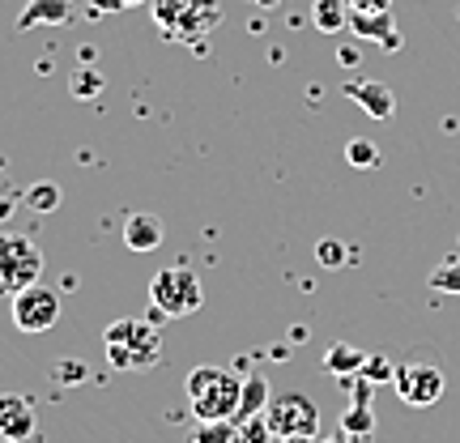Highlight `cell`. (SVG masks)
<instances>
[{
  "mask_svg": "<svg viewBox=\"0 0 460 443\" xmlns=\"http://www.w3.org/2000/svg\"><path fill=\"white\" fill-rule=\"evenodd\" d=\"M183 393H188V405H192L197 422H234L239 418V396H243V376L205 362V367H192Z\"/></svg>",
  "mask_w": 460,
  "mask_h": 443,
  "instance_id": "1",
  "label": "cell"
},
{
  "mask_svg": "<svg viewBox=\"0 0 460 443\" xmlns=\"http://www.w3.org/2000/svg\"><path fill=\"white\" fill-rule=\"evenodd\" d=\"M102 354L115 371H146L154 362H163V337L154 329V320H115L102 332Z\"/></svg>",
  "mask_w": 460,
  "mask_h": 443,
  "instance_id": "2",
  "label": "cell"
},
{
  "mask_svg": "<svg viewBox=\"0 0 460 443\" xmlns=\"http://www.w3.org/2000/svg\"><path fill=\"white\" fill-rule=\"evenodd\" d=\"M149 303H154V324H163V320H183V315L200 312V303H205V286L200 278L188 269V264H171L163 273H154L149 281Z\"/></svg>",
  "mask_w": 460,
  "mask_h": 443,
  "instance_id": "3",
  "label": "cell"
},
{
  "mask_svg": "<svg viewBox=\"0 0 460 443\" xmlns=\"http://www.w3.org/2000/svg\"><path fill=\"white\" fill-rule=\"evenodd\" d=\"M154 4V22L166 39H180V43H192L200 34H209L222 17V4L217 0H149Z\"/></svg>",
  "mask_w": 460,
  "mask_h": 443,
  "instance_id": "4",
  "label": "cell"
},
{
  "mask_svg": "<svg viewBox=\"0 0 460 443\" xmlns=\"http://www.w3.org/2000/svg\"><path fill=\"white\" fill-rule=\"evenodd\" d=\"M43 278V252L31 235L4 230L0 235V295L13 298L17 290H26Z\"/></svg>",
  "mask_w": 460,
  "mask_h": 443,
  "instance_id": "5",
  "label": "cell"
},
{
  "mask_svg": "<svg viewBox=\"0 0 460 443\" xmlns=\"http://www.w3.org/2000/svg\"><path fill=\"white\" fill-rule=\"evenodd\" d=\"M60 307H65L60 295H56L51 286H43V281H34V286H26V290H17V295L9 298V315H13L17 332H48V329H56Z\"/></svg>",
  "mask_w": 460,
  "mask_h": 443,
  "instance_id": "6",
  "label": "cell"
},
{
  "mask_svg": "<svg viewBox=\"0 0 460 443\" xmlns=\"http://www.w3.org/2000/svg\"><path fill=\"white\" fill-rule=\"evenodd\" d=\"M264 422H269V430L281 435V439H312L315 430H320V410H315L303 393H286V396H278V401H269Z\"/></svg>",
  "mask_w": 460,
  "mask_h": 443,
  "instance_id": "7",
  "label": "cell"
},
{
  "mask_svg": "<svg viewBox=\"0 0 460 443\" xmlns=\"http://www.w3.org/2000/svg\"><path fill=\"white\" fill-rule=\"evenodd\" d=\"M393 388L410 410H430V405L444 396L447 379H444V371L430 367V362H405V367H396Z\"/></svg>",
  "mask_w": 460,
  "mask_h": 443,
  "instance_id": "8",
  "label": "cell"
},
{
  "mask_svg": "<svg viewBox=\"0 0 460 443\" xmlns=\"http://www.w3.org/2000/svg\"><path fill=\"white\" fill-rule=\"evenodd\" d=\"M39 435V413L22 393H0V443H31Z\"/></svg>",
  "mask_w": 460,
  "mask_h": 443,
  "instance_id": "9",
  "label": "cell"
},
{
  "mask_svg": "<svg viewBox=\"0 0 460 443\" xmlns=\"http://www.w3.org/2000/svg\"><path fill=\"white\" fill-rule=\"evenodd\" d=\"M73 22V0H26L17 13V31H39V26H68Z\"/></svg>",
  "mask_w": 460,
  "mask_h": 443,
  "instance_id": "10",
  "label": "cell"
},
{
  "mask_svg": "<svg viewBox=\"0 0 460 443\" xmlns=\"http://www.w3.org/2000/svg\"><path fill=\"white\" fill-rule=\"evenodd\" d=\"M349 34H358L367 43H379V48H388V51L401 48L393 9H388V13H349Z\"/></svg>",
  "mask_w": 460,
  "mask_h": 443,
  "instance_id": "11",
  "label": "cell"
},
{
  "mask_svg": "<svg viewBox=\"0 0 460 443\" xmlns=\"http://www.w3.org/2000/svg\"><path fill=\"white\" fill-rule=\"evenodd\" d=\"M345 99H354L371 120H388L396 111V94L384 82H345Z\"/></svg>",
  "mask_w": 460,
  "mask_h": 443,
  "instance_id": "12",
  "label": "cell"
},
{
  "mask_svg": "<svg viewBox=\"0 0 460 443\" xmlns=\"http://www.w3.org/2000/svg\"><path fill=\"white\" fill-rule=\"evenodd\" d=\"M163 217H154V214H128L124 217V244L132 247V252H154V247L163 244Z\"/></svg>",
  "mask_w": 460,
  "mask_h": 443,
  "instance_id": "13",
  "label": "cell"
},
{
  "mask_svg": "<svg viewBox=\"0 0 460 443\" xmlns=\"http://www.w3.org/2000/svg\"><path fill=\"white\" fill-rule=\"evenodd\" d=\"M312 22L320 34L349 31V4L345 0H312Z\"/></svg>",
  "mask_w": 460,
  "mask_h": 443,
  "instance_id": "14",
  "label": "cell"
},
{
  "mask_svg": "<svg viewBox=\"0 0 460 443\" xmlns=\"http://www.w3.org/2000/svg\"><path fill=\"white\" fill-rule=\"evenodd\" d=\"M362 362H367V354H362L358 345H345V341H337L324 354V371L329 376H341V379H349V376H358L362 371Z\"/></svg>",
  "mask_w": 460,
  "mask_h": 443,
  "instance_id": "15",
  "label": "cell"
},
{
  "mask_svg": "<svg viewBox=\"0 0 460 443\" xmlns=\"http://www.w3.org/2000/svg\"><path fill=\"white\" fill-rule=\"evenodd\" d=\"M269 410V379L264 376H243V396H239V422L256 418Z\"/></svg>",
  "mask_w": 460,
  "mask_h": 443,
  "instance_id": "16",
  "label": "cell"
},
{
  "mask_svg": "<svg viewBox=\"0 0 460 443\" xmlns=\"http://www.w3.org/2000/svg\"><path fill=\"white\" fill-rule=\"evenodd\" d=\"M60 200H65V192H60L56 183H31V188L22 192V205H31L34 214H56Z\"/></svg>",
  "mask_w": 460,
  "mask_h": 443,
  "instance_id": "17",
  "label": "cell"
},
{
  "mask_svg": "<svg viewBox=\"0 0 460 443\" xmlns=\"http://www.w3.org/2000/svg\"><path fill=\"white\" fill-rule=\"evenodd\" d=\"M376 430V413H371V405H349V410L341 413V435H349V439H367Z\"/></svg>",
  "mask_w": 460,
  "mask_h": 443,
  "instance_id": "18",
  "label": "cell"
},
{
  "mask_svg": "<svg viewBox=\"0 0 460 443\" xmlns=\"http://www.w3.org/2000/svg\"><path fill=\"white\" fill-rule=\"evenodd\" d=\"M345 163L354 166V171H371V166H379L376 141H367V137H354V141L345 146Z\"/></svg>",
  "mask_w": 460,
  "mask_h": 443,
  "instance_id": "19",
  "label": "cell"
},
{
  "mask_svg": "<svg viewBox=\"0 0 460 443\" xmlns=\"http://www.w3.org/2000/svg\"><path fill=\"white\" fill-rule=\"evenodd\" d=\"M362 379H371V384H393L396 379V367L393 359H384V354H367V362H362Z\"/></svg>",
  "mask_w": 460,
  "mask_h": 443,
  "instance_id": "20",
  "label": "cell"
},
{
  "mask_svg": "<svg viewBox=\"0 0 460 443\" xmlns=\"http://www.w3.org/2000/svg\"><path fill=\"white\" fill-rule=\"evenodd\" d=\"M430 290H444V295H460V261H444L430 273Z\"/></svg>",
  "mask_w": 460,
  "mask_h": 443,
  "instance_id": "21",
  "label": "cell"
},
{
  "mask_svg": "<svg viewBox=\"0 0 460 443\" xmlns=\"http://www.w3.org/2000/svg\"><path fill=\"white\" fill-rule=\"evenodd\" d=\"M230 439H234L230 422H200L197 435H192V443H230Z\"/></svg>",
  "mask_w": 460,
  "mask_h": 443,
  "instance_id": "22",
  "label": "cell"
},
{
  "mask_svg": "<svg viewBox=\"0 0 460 443\" xmlns=\"http://www.w3.org/2000/svg\"><path fill=\"white\" fill-rule=\"evenodd\" d=\"M99 90H102V73H94V68H77V77H73V94L85 99V94H99Z\"/></svg>",
  "mask_w": 460,
  "mask_h": 443,
  "instance_id": "23",
  "label": "cell"
},
{
  "mask_svg": "<svg viewBox=\"0 0 460 443\" xmlns=\"http://www.w3.org/2000/svg\"><path fill=\"white\" fill-rule=\"evenodd\" d=\"M17 205H22V192H17L13 183H4V175H0V222H9Z\"/></svg>",
  "mask_w": 460,
  "mask_h": 443,
  "instance_id": "24",
  "label": "cell"
},
{
  "mask_svg": "<svg viewBox=\"0 0 460 443\" xmlns=\"http://www.w3.org/2000/svg\"><path fill=\"white\" fill-rule=\"evenodd\" d=\"M315 256H320V264H341L345 261V247H341V239H320V247H315Z\"/></svg>",
  "mask_w": 460,
  "mask_h": 443,
  "instance_id": "25",
  "label": "cell"
},
{
  "mask_svg": "<svg viewBox=\"0 0 460 443\" xmlns=\"http://www.w3.org/2000/svg\"><path fill=\"white\" fill-rule=\"evenodd\" d=\"M349 4V13H388L393 9V0H345Z\"/></svg>",
  "mask_w": 460,
  "mask_h": 443,
  "instance_id": "26",
  "label": "cell"
},
{
  "mask_svg": "<svg viewBox=\"0 0 460 443\" xmlns=\"http://www.w3.org/2000/svg\"><path fill=\"white\" fill-rule=\"evenodd\" d=\"M56 376L65 379V384H82V379H85V367L77 359H65L60 367H56Z\"/></svg>",
  "mask_w": 460,
  "mask_h": 443,
  "instance_id": "27",
  "label": "cell"
},
{
  "mask_svg": "<svg viewBox=\"0 0 460 443\" xmlns=\"http://www.w3.org/2000/svg\"><path fill=\"white\" fill-rule=\"evenodd\" d=\"M137 4H146V0H94V4H90V9H94V13H102V9H137Z\"/></svg>",
  "mask_w": 460,
  "mask_h": 443,
  "instance_id": "28",
  "label": "cell"
},
{
  "mask_svg": "<svg viewBox=\"0 0 460 443\" xmlns=\"http://www.w3.org/2000/svg\"><path fill=\"white\" fill-rule=\"evenodd\" d=\"M252 4H261V9H278L281 0H252Z\"/></svg>",
  "mask_w": 460,
  "mask_h": 443,
  "instance_id": "29",
  "label": "cell"
},
{
  "mask_svg": "<svg viewBox=\"0 0 460 443\" xmlns=\"http://www.w3.org/2000/svg\"><path fill=\"white\" fill-rule=\"evenodd\" d=\"M4 171H9V158H4V154H0V175H4Z\"/></svg>",
  "mask_w": 460,
  "mask_h": 443,
  "instance_id": "30",
  "label": "cell"
},
{
  "mask_svg": "<svg viewBox=\"0 0 460 443\" xmlns=\"http://www.w3.org/2000/svg\"><path fill=\"white\" fill-rule=\"evenodd\" d=\"M90 4H94V0H90Z\"/></svg>",
  "mask_w": 460,
  "mask_h": 443,
  "instance_id": "31",
  "label": "cell"
},
{
  "mask_svg": "<svg viewBox=\"0 0 460 443\" xmlns=\"http://www.w3.org/2000/svg\"><path fill=\"white\" fill-rule=\"evenodd\" d=\"M337 443H341V439H337Z\"/></svg>",
  "mask_w": 460,
  "mask_h": 443,
  "instance_id": "32",
  "label": "cell"
}]
</instances>
